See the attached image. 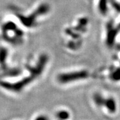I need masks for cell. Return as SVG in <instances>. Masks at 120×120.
I'll return each mask as SVG.
<instances>
[{
    "instance_id": "obj_10",
    "label": "cell",
    "mask_w": 120,
    "mask_h": 120,
    "mask_svg": "<svg viewBox=\"0 0 120 120\" xmlns=\"http://www.w3.org/2000/svg\"><path fill=\"white\" fill-rule=\"evenodd\" d=\"M111 4L112 6L113 7V8L115 9L117 12H120V4L117 3L114 0H111Z\"/></svg>"
},
{
    "instance_id": "obj_2",
    "label": "cell",
    "mask_w": 120,
    "mask_h": 120,
    "mask_svg": "<svg viewBox=\"0 0 120 120\" xmlns=\"http://www.w3.org/2000/svg\"><path fill=\"white\" fill-rule=\"evenodd\" d=\"M89 76V73L85 71H73L71 73H64V74H61L58 76L57 79L60 83H66L69 82H72L74 81H77L79 79H85Z\"/></svg>"
},
{
    "instance_id": "obj_7",
    "label": "cell",
    "mask_w": 120,
    "mask_h": 120,
    "mask_svg": "<svg viewBox=\"0 0 120 120\" xmlns=\"http://www.w3.org/2000/svg\"><path fill=\"white\" fill-rule=\"evenodd\" d=\"M56 117L60 120H68L70 117V114L66 110H60L56 113Z\"/></svg>"
},
{
    "instance_id": "obj_6",
    "label": "cell",
    "mask_w": 120,
    "mask_h": 120,
    "mask_svg": "<svg viewBox=\"0 0 120 120\" xmlns=\"http://www.w3.org/2000/svg\"><path fill=\"white\" fill-rule=\"evenodd\" d=\"M94 101L95 103V105L98 107H101L103 106L104 102H105V99L103 98V96L101 94H99L98 93H96L94 95Z\"/></svg>"
},
{
    "instance_id": "obj_8",
    "label": "cell",
    "mask_w": 120,
    "mask_h": 120,
    "mask_svg": "<svg viewBox=\"0 0 120 120\" xmlns=\"http://www.w3.org/2000/svg\"><path fill=\"white\" fill-rule=\"evenodd\" d=\"M99 9L100 12L103 14L107 12V0H100L99 3Z\"/></svg>"
},
{
    "instance_id": "obj_3",
    "label": "cell",
    "mask_w": 120,
    "mask_h": 120,
    "mask_svg": "<svg viewBox=\"0 0 120 120\" xmlns=\"http://www.w3.org/2000/svg\"><path fill=\"white\" fill-rule=\"evenodd\" d=\"M49 7L47 4L41 5L39 6V8L36 10V11L33 13V15H30L29 17H24L21 15H19L18 17L19 18V19L21 20V22L23 23V24L24 26H27L28 27H31V26H34L35 19L38 17L39 15L47 13L49 10Z\"/></svg>"
},
{
    "instance_id": "obj_5",
    "label": "cell",
    "mask_w": 120,
    "mask_h": 120,
    "mask_svg": "<svg viewBox=\"0 0 120 120\" xmlns=\"http://www.w3.org/2000/svg\"><path fill=\"white\" fill-rule=\"evenodd\" d=\"M103 106H105L110 113H114L117 111V103L113 98H108L105 99Z\"/></svg>"
},
{
    "instance_id": "obj_11",
    "label": "cell",
    "mask_w": 120,
    "mask_h": 120,
    "mask_svg": "<svg viewBox=\"0 0 120 120\" xmlns=\"http://www.w3.org/2000/svg\"><path fill=\"white\" fill-rule=\"evenodd\" d=\"M35 120H49L48 117H46L45 116H43V115H41V116H39L38 117H37Z\"/></svg>"
},
{
    "instance_id": "obj_9",
    "label": "cell",
    "mask_w": 120,
    "mask_h": 120,
    "mask_svg": "<svg viewBox=\"0 0 120 120\" xmlns=\"http://www.w3.org/2000/svg\"><path fill=\"white\" fill-rule=\"evenodd\" d=\"M110 77L113 82H119L120 81V68L116 69L115 71H113Z\"/></svg>"
},
{
    "instance_id": "obj_4",
    "label": "cell",
    "mask_w": 120,
    "mask_h": 120,
    "mask_svg": "<svg viewBox=\"0 0 120 120\" xmlns=\"http://www.w3.org/2000/svg\"><path fill=\"white\" fill-rule=\"evenodd\" d=\"M120 31V24L117 27H113V23H109L107 25V43L109 47H112L114 43V41L117 34Z\"/></svg>"
},
{
    "instance_id": "obj_1",
    "label": "cell",
    "mask_w": 120,
    "mask_h": 120,
    "mask_svg": "<svg viewBox=\"0 0 120 120\" xmlns=\"http://www.w3.org/2000/svg\"><path fill=\"white\" fill-rule=\"evenodd\" d=\"M47 61V56L43 55L40 57L38 61V64L34 68L31 69L30 76L24 78L21 82H18L17 83H11L9 82H0V86L8 90H10L14 92H19L21 91L24 87L28 85L31 82L34 81L36 77H38L41 73L43 68L45 67V65Z\"/></svg>"
}]
</instances>
